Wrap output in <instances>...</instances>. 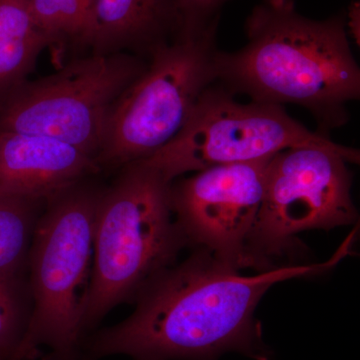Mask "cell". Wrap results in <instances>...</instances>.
Listing matches in <instances>:
<instances>
[{"label": "cell", "mask_w": 360, "mask_h": 360, "mask_svg": "<svg viewBox=\"0 0 360 360\" xmlns=\"http://www.w3.org/2000/svg\"><path fill=\"white\" fill-rule=\"evenodd\" d=\"M217 26L179 33L150 54L146 70L110 111L96 158L99 170L155 155L184 129L203 92L217 82Z\"/></svg>", "instance_id": "5b68a950"}, {"label": "cell", "mask_w": 360, "mask_h": 360, "mask_svg": "<svg viewBox=\"0 0 360 360\" xmlns=\"http://www.w3.org/2000/svg\"><path fill=\"white\" fill-rule=\"evenodd\" d=\"M359 151L297 146L270 158L264 198L246 248L245 266H260L292 246L296 234L354 224L348 163Z\"/></svg>", "instance_id": "52a82bcc"}, {"label": "cell", "mask_w": 360, "mask_h": 360, "mask_svg": "<svg viewBox=\"0 0 360 360\" xmlns=\"http://www.w3.org/2000/svg\"><path fill=\"white\" fill-rule=\"evenodd\" d=\"M18 281L0 274V360L13 355L27 326Z\"/></svg>", "instance_id": "9a60e30c"}, {"label": "cell", "mask_w": 360, "mask_h": 360, "mask_svg": "<svg viewBox=\"0 0 360 360\" xmlns=\"http://www.w3.org/2000/svg\"><path fill=\"white\" fill-rule=\"evenodd\" d=\"M245 32V47L215 56L225 89L257 103L302 106L322 129L347 122V105L360 97V70L345 16L314 20L293 0H262Z\"/></svg>", "instance_id": "7a4b0ae2"}, {"label": "cell", "mask_w": 360, "mask_h": 360, "mask_svg": "<svg viewBox=\"0 0 360 360\" xmlns=\"http://www.w3.org/2000/svg\"><path fill=\"white\" fill-rule=\"evenodd\" d=\"M146 66L148 59L129 52L90 53L25 80L0 98V132L49 137L96 160L111 110Z\"/></svg>", "instance_id": "8992f818"}, {"label": "cell", "mask_w": 360, "mask_h": 360, "mask_svg": "<svg viewBox=\"0 0 360 360\" xmlns=\"http://www.w3.org/2000/svg\"><path fill=\"white\" fill-rule=\"evenodd\" d=\"M176 0H96L90 14V53L129 52L148 59L179 34Z\"/></svg>", "instance_id": "8fae6325"}, {"label": "cell", "mask_w": 360, "mask_h": 360, "mask_svg": "<svg viewBox=\"0 0 360 360\" xmlns=\"http://www.w3.org/2000/svg\"><path fill=\"white\" fill-rule=\"evenodd\" d=\"M297 146L349 148L307 129L283 105L238 103L224 86L212 84L203 92L179 134L146 158L175 180L215 165L264 160Z\"/></svg>", "instance_id": "ba28073f"}, {"label": "cell", "mask_w": 360, "mask_h": 360, "mask_svg": "<svg viewBox=\"0 0 360 360\" xmlns=\"http://www.w3.org/2000/svg\"><path fill=\"white\" fill-rule=\"evenodd\" d=\"M226 0H176L179 33H198L219 22V11Z\"/></svg>", "instance_id": "2e32d148"}, {"label": "cell", "mask_w": 360, "mask_h": 360, "mask_svg": "<svg viewBox=\"0 0 360 360\" xmlns=\"http://www.w3.org/2000/svg\"><path fill=\"white\" fill-rule=\"evenodd\" d=\"M45 202L0 196V274L18 277L27 259L39 207Z\"/></svg>", "instance_id": "4fadbf2b"}, {"label": "cell", "mask_w": 360, "mask_h": 360, "mask_svg": "<svg viewBox=\"0 0 360 360\" xmlns=\"http://www.w3.org/2000/svg\"><path fill=\"white\" fill-rule=\"evenodd\" d=\"M341 246L326 264L279 267L246 276L238 267L203 250L149 281L134 314L101 331L90 352L135 360H212L238 350L266 360L260 350L255 309L274 284L330 269L347 255Z\"/></svg>", "instance_id": "6da1fadb"}, {"label": "cell", "mask_w": 360, "mask_h": 360, "mask_svg": "<svg viewBox=\"0 0 360 360\" xmlns=\"http://www.w3.org/2000/svg\"><path fill=\"white\" fill-rule=\"evenodd\" d=\"M271 158L215 165L172 182V212L184 239L222 262L245 266Z\"/></svg>", "instance_id": "9c48e42d"}, {"label": "cell", "mask_w": 360, "mask_h": 360, "mask_svg": "<svg viewBox=\"0 0 360 360\" xmlns=\"http://www.w3.org/2000/svg\"><path fill=\"white\" fill-rule=\"evenodd\" d=\"M99 172L75 146L39 135L0 132V196L47 201Z\"/></svg>", "instance_id": "30bf717a"}, {"label": "cell", "mask_w": 360, "mask_h": 360, "mask_svg": "<svg viewBox=\"0 0 360 360\" xmlns=\"http://www.w3.org/2000/svg\"><path fill=\"white\" fill-rule=\"evenodd\" d=\"M82 2H84L85 8L87 9V11H89V14H91L92 8H94V2H96V0H82Z\"/></svg>", "instance_id": "e0dca14e"}, {"label": "cell", "mask_w": 360, "mask_h": 360, "mask_svg": "<svg viewBox=\"0 0 360 360\" xmlns=\"http://www.w3.org/2000/svg\"><path fill=\"white\" fill-rule=\"evenodd\" d=\"M97 208L94 267L85 295L84 329L139 295L168 269L186 240L172 212V182L148 158L120 168Z\"/></svg>", "instance_id": "3957f363"}, {"label": "cell", "mask_w": 360, "mask_h": 360, "mask_svg": "<svg viewBox=\"0 0 360 360\" xmlns=\"http://www.w3.org/2000/svg\"><path fill=\"white\" fill-rule=\"evenodd\" d=\"M47 47L30 0H0V98L27 80Z\"/></svg>", "instance_id": "7c38bea8"}, {"label": "cell", "mask_w": 360, "mask_h": 360, "mask_svg": "<svg viewBox=\"0 0 360 360\" xmlns=\"http://www.w3.org/2000/svg\"><path fill=\"white\" fill-rule=\"evenodd\" d=\"M30 4L51 47L86 49L90 14L82 0H30Z\"/></svg>", "instance_id": "5bb4252c"}, {"label": "cell", "mask_w": 360, "mask_h": 360, "mask_svg": "<svg viewBox=\"0 0 360 360\" xmlns=\"http://www.w3.org/2000/svg\"><path fill=\"white\" fill-rule=\"evenodd\" d=\"M103 189L84 181L45 202L28 250L33 309L7 360L32 359L40 347L66 359L82 331L84 284L94 257V224Z\"/></svg>", "instance_id": "277c9868"}]
</instances>
